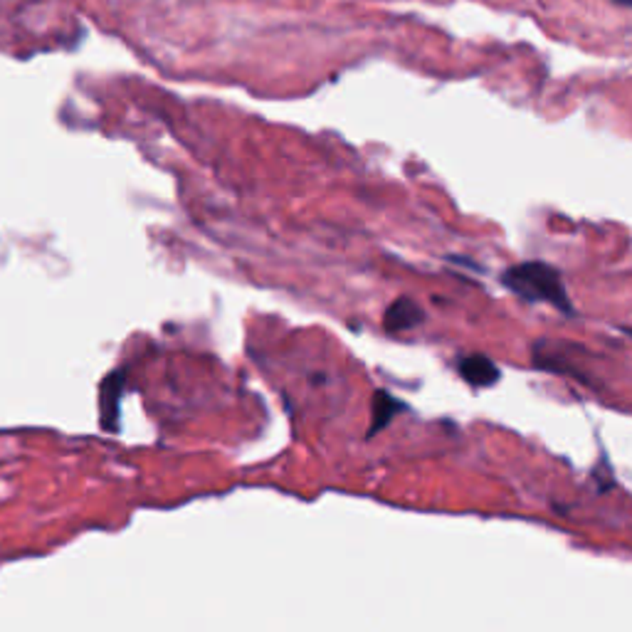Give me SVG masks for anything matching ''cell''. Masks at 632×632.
<instances>
[{"instance_id":"6da1fadb","label":"cell","mask_w":632,"mask_h":632,"mask_svg":"<svg viewBox=\"0 0 632 632\" xmlns=\"http://www.w3.org/2000/svg\"><path fill=\"white\" fill-rule=\"evenodd\" d=\"M501 285L531 304H549L568 316L576 312L568 289L563 285L561 272L546 262H519L509 267L501 275Z\"/></svg>"},{"instance_id":"7a4b0ae2","label":"cell","mask_w":632,"mask_h":632,"mask_svg":"<svg viewBox=\"0 0 632 632\" xmlns=\"http://www.w3.org/2000/svg\"><path fill=\"white\" fill-rule=\"evenodd\" d=\"M425 321V312L423 306L410 299V296H398L396 302H390L383 314V329L388 334H403V331H413Z\"/></svg>"},{"instance_id":"3957f363","label":"cell","mask_w":632,"mask_h":632,"mask_svg":"<svg viewBox=\"0 0 632 632\" xmlns=\"http://www.w3.org/2000/svg\"><path fill=\"white\" fill-rule=\"evenodd\" d=\"M457 373L465 383L474 388L497 386L501 378L500 366L490 356H482V354H469V356L459 358Z\"/></svg>"},{"instance_id":"277c9868","label":"cell","mask_w":632,"mask_h":632,"mask_svg":"<svg viewBox=\"0 0 632 632\" xmlns=\"http://www.w3.org/2000/svg\"><path fill=\"white\" fill-rule=\"evenodd\" d=\"M403 408H406V406H403L400 400L393 398L388 390H376L373 403H371V430H368V435H376L378 430L390 425V420L396 418Z\"/></svg>"},{"instance_id":"5b68a950","label":"cell","mask_w":632,"mask_h":632,"mask_svg":"<svg viewBox=\"0 0 632 632\" xmlns=\"http://www.w3.org/2000/svg\"><path fill=\"white\" fill-rule=\"evenodd\" d=\"M618 5H625V8H632V0H615Z\"/></svg>"}]
</instances>
